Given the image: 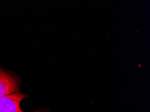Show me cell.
Instances as JSON below:
<instances>
[{
  "mask_svg": "<svg viewBox=\"0 0 150 112\" xmlns=\"http://www.w3.org/2000/svg\"><path fill=\"white\" fill-rule=\"evenodd\" d=\"M27 95L20 93H14L0 97V112H24L20 108V103ZM46 110H37L34 112H47Z\"/></svg>",
  "mask_w": 150,
  "mask_h": 112,
  "instance_id": "obj_1",
  "label": "cell"
},
{
  "mask_svg": "<svg viewBox=\"0 0 150 112\" xmlns=\"http://www.w3.org/2000/svg\"><path fill=\"white\" fill-rule=\"evenodd\" d=\"M18 90L17 79L0 68V97L17 93Z\"/></svg>",
  "mask_w": 150,
  "mask_h": 112,
  "instance_id": "obj_2",
  "label": "cell"
}]
</instances>
